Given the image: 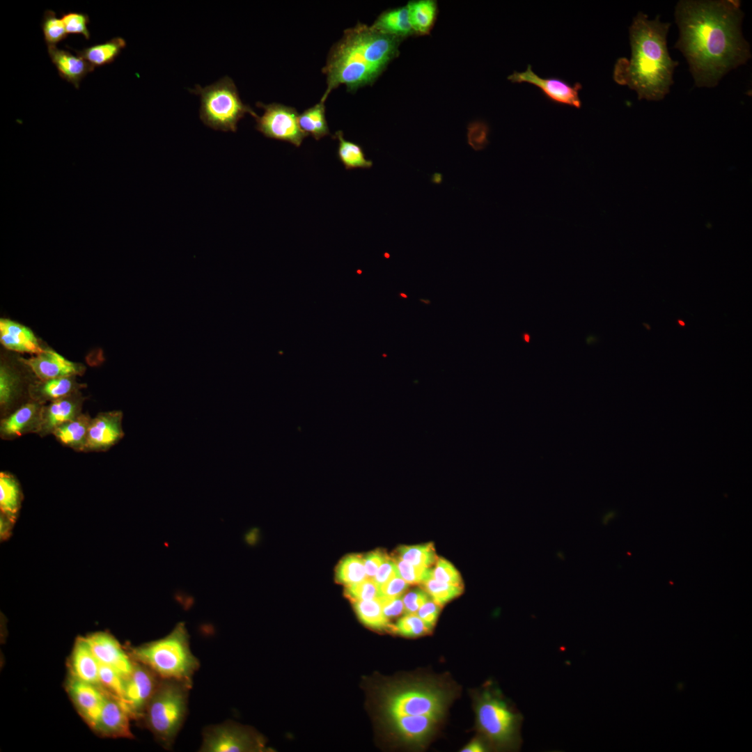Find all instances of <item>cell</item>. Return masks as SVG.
I'll return each instance as SVG.
<instances>
[{
  "label": "cell",
  "mask_w": 752,
  "mask_h": 752,
  "mask_svg": "<svg viewBox=\"0 0 752 752\" xmlns=\"http://www.w3.org/2000/svg\"><path fill=\"white\" fill-rule=\"evenodd\" d=\"M0 341L7 350L37 354L44 349L28 327L8 318L0 320Z\"/></svg>",
  "instance_id": "ffe728a7"
},
{
  "label": "cell",
  "mask_w": 752,
  "mask_h": 752,
  "mask_svg": "<svg viewBox=\"0 0 752 752\" xmlns=\"http://www.w3.org/2000/svg\"><path fill=\"white\" fill-rule=\"evenodd\" d=\"M125 47L126 41L121 37H115L103 43L96 44L80 50L66 45L67 48L75 52L77 56L86 61L94 68L113 63Z\"/></svg>",
  "instance_id": "d4e9b609"
},
{
  "label": "cell",
  "mask_w": 752,
  "mask_h": 752,
  "mask_svg": "<svg viewBox=\"0 0 752 752\" xmlns=\"http://www.w3.org/2000/svg\"><path fill=\"white\" fill-rule=\"evenodd\" d=\"M132 673L125 678L120 700L131 718H141L161 678L147 666L134 661Z\"/></svg>",
  "instance_id": "30bf717a"
},
{
  "label": "cell",
  "mask_w": 752,
  "mask_h": 752,
  "mask_svg": "<svg viewBox=\"0 0 752 752\" xmlns=\"http://www.w3.org/2000/svg\"><path fill=\"white\" fill-rule=\"evenodd\" d=\"M91 419L88 414L81 413L75 419L58 426L52 434L62 444L77 451H85Z\"/></svg>",
  "instance_id": "cb8c5ba5"
},
{
  "label": "cell",
  "mask_w": 752,
  "mask_h": 752,
  "mask_svg": "<svg viewBox=\"0 0 752 752\" xmlns=\"http://www.w3.org/2000/svg\"><path fill=\"white\" fill-rule=\"evenodd\" d=\"M356 613L360 620L366 625L375 629L389 627L384 616L379 597L370 600L353 601Z\"/></svg>",
  "instance_id": "1f68e13d"
},
{
  "label": "cell",
  "mask_w": 752,
  "mask_h": 752,
  "mask_svg": "<svg viewBox=\"0 0 752 752\" xmlns=\"http://www.w3.org/2000/svg\"><path fill=\"white\" fill-rule=\"evenodd\" d=\"M298 121L301 129L308 136L311 135L316 140L330 134L323 101L320 100L299 114Z\"/></svg>",
  "instance_id": "f1b7e54d"
},
{
  "label": "cell",
  "mask_w": 752,
  "mask_h": 752,
  "mask_svg": "<svg viewBox=\"0 0 752 752\" xmlns=\"http://www.w3.org/2000/svg\"><path fill=\"white\" fill-rule=\"evenodd\" d=\"M47 51L60 77L72 84L77 89L79 88L82 79L95 69L82 58L73 55L69 51L58 49L56 46L47 47Z\"/></svg>",
  "instance_id": "44dd1931"
},
{
  "label": "cell",
  "mask_w": 752,
  "mask_h": 752,
  "mask_svg": "<svg viewBox=\"0 0 752 752\" xmlns=\"http://www.w3.org/2000/svg\"><path fill=\"white\" fill-rule=\"evenodd\" d=\"M398 576V572L393 558L388 556L378 568L373 579L381 586L393 577Z\"/></svg>",
  "instance_id": "7dc6e473"
},
{
  "label": "cell",
  "mask_w": 752,
  "mask_h": 752,
  "mask_svg": "<svg viewBox=\"0 0 752 752\" xmlns=\"http://www.w3.org/2000/svg\"><path fill=\"white\" fill-rule=\"evenodd\" d=\"M334 137L338 141V158L344 165L345 169H370L372 167L373 162L366 158L362 148L357 143L345 139L342 131H337Z\"/></svg>",
  "instance_id": "f546056e"
},
{
  "label": "cell",
  "mask_w": 752,
  "mask_h": 752,
  "mask_svg": "<svg viewBox=\"0 0 752 752\" xmlns=\"http://www.w3.org/2000/svg\"><path fill=\"white\" fill-rule=\"evenodd\" d=\"M41 29L47 47L56 46V44L65 39L68 36L62 19L57 17L56 13L52 10L45 11Z\"/></svg>",
  "instance_id": "e575fe53"
},
{
  "label": "cell",
  "mask_w": 752,
  "mask_h": 752,
  "mask_svg": "<svg viewBox=\"0 0 752 752\" xmlns=\"http://www.w3.org/2000/svg\"><path fill=\"white\" fill-rule=\"evenodd\" d=\"M677 322L680 327H684L685 326V322L682 320L678 319L677 320Z\"/></svg>",
  "instance_id": "f5cc1de1"
},
{
  "label": "cell",
  "mask_w": 752,
  "mask_h": 752,
  "mask_svg": "<svg viewBox=\"0 0 752 752\" xmlns=\"http://www.w3.org/2000/svg\"><path fill=\"white\" fill-rule=\"evenodd\" d=\"M441 606L430 597L419 608L416 614L431 630L437 620Z\"/></svg>",
  "instance_id": "ee69618b"
},
{
  "label": "cell",
  "mask_w": 752,
  "mask_h": 752,
  "mask_svg": "<svg viewBox=\"0 0 752 752\" xmlns=\"http://www.w3.org/2000/svg\"><path fill=\"white\" fill-rule=\"evenodd\" d=\"M453 692L430 678H408L395 686L386 697L389 722L406 746L427 744L443 721Z\"/></svg>",
  "instance_id": "277c9868"
},
{
  "label": "cell",
  "mask_w": 752,
  "mask_h": 752,
  "mask_svg": "<svg viewBox=\"0 0 752 752\" xmlns=\"http://www.w3.org/2000/svg\"><path fill=\"white\" fill-rule=\"evenodd\" d=\"M40 380L81 375L85 367L81 363L68 360L57 352L44 349L29 359H21Z\"/></svg>",
  "instance_id": "9a60e30c"
},
{
  "label": "cell",
  "mask_w": 752,
  "mask_h": 752,
  "mask_svg": "<svg viewBox=\"0 0 752 752\" xmlns=\"http://www.w3.org/2000/svg\"><path fill=\"white\" fill-rule=\"evenodd\" d=\"M487 130L483 125H474L469 132V142L475 149H480L487 143Z\"/></svg>",
  "instance_id": "681fc988"
},
{
  "label": "cell",
  "mask_w": 752,
  "mask_h": 752,
  "mask_svg": "<svg viewBox=\"0 0 752 752\" xmlns=\"http://www.w3.org/2000/svg\"><path fill=\"white\" fill-rule=\"evenodd\" d=\"M123 412L111 411L99 413L91 421L85 452L104 451L117 444L124 436Z\"/></svg>",
  "instance_id": "5bb4252c"
},
{
  "label": "cell",
  "mask_w": 752,
  "mask_h": 752,
  "mask_svg": "<svg viewBox=\"0 0 752 752\" xmlns=\"http://www.w3.org/2000/svg\"><path fill=\"white\" fill-rule=\"evenodd\" d=\"M398 634L407 637H418L428 633L430 629L416 614H405L393 626Z\"/></svg>",
  "instance_id": "ab89813d"
},
{
  "label": "cell",
  "mask_w": 752,
  "mask_h": 752,
  "mask_svg": "<svg viewBox=\"0 0 752 752\" xmlns=\"http://www.w3.org/2000/svg\"><path fill=\"white\" fill-rule=\"evenodd\" d=\"M15 521L3 513L0 515V536L1 540H7L11 535V532Z\"/></svg>",
  "instance_id": "f907efd6"
},
{
  "label": "cell",
  "mask_w": 752,
  "mask_h": 752,
  "mask_svg": "<svg viewBox=\"0 0 752 752\" xmlns=\"http://www.w3.org/2000/svg\"><path fill=\"white\" fill-rule=\"evenodd\" d=\"M44 405L31 400L2 418L0 423L1 437L10 440L28 433L38 434Z\"/></svg>",
  "instance_id": "ac0fdd59"
},
{
  "label": "cell",
  "mask_w": 752,
  "mask_h": 752,
  "mask_svg": "<svg viewBox=\"0 0 752 752\" xmlns=\"http://www.w3.org/2000/svg\"><path fill=\"white\" fill-rule=\"evenodd\" d=\"M402 597L403 595L396 597H379L383 613L388 620L404 613Z\"/></svg>",
  "instance_id": "bcb514c9"
},
{
  "label": "cell",
  "mask_w": 752,
  "mask_h": 752,
  "mask_svg": "<svg viewBox=\"0 0 752 752\" xmlns=\"http://www.w3.org/2000/svg\"><path fill=\"white\" fill-rule=\"evenodd\" d=\"M367 578L363 558L351 554L344 558L336 570L337 580L345 586L360 582Z\"/></svg>",
  "instance_id": "d6a6232c"
},
{
  "label": "cell",
  "mask_w": 752,
  "mask_h": 752,
  "mask_svg": "<svg viewBox=\"0 0 752 752\" xmlns=\"http://www.w3.org/2000/svg\"><path fill=\"white\" fill-rule=\"evenodd\" d=\"M400 296L402 297H405V298H407V296L406 295L403 294V293H401Z\"/></svg>",
  "instance_id": "11a10c76"
},
{
  "label": "cell",
  "mask_w": 752,
  "mask_h": 752,
  "mask_svg": "<svg viewBox=\"0 0 752 752\" xmlns=\"http://www.w3.org/2000/svg\"><path fill=\"white\" fill-rule=\"evenodd\" d=\"M131 658L152 670L161 679H174L192 684L199 667L189 646L185 624L180 622L165 637L130 649Z\"/></svg>",
  "instance_id": "8992f818"
},
{
  "label": "cell",
  "mask_w": 752,
  "mask_h": 752,
  "mask_svg": "<svg viewBox=\"0 0 752 752\" xmlns=\"http://www.w3.org/2000/svg\"><path fill=\"white\" fill-rule=\"evenodd\" d=\"M61 19L68 34H81L86 40H89L91 34L88 29V24L90 22V19L86 13L69 12L63 13Z\"/></svg>",
  "instance_id": "60d3db41"
},
{
  "label": "cell",
  "mask_w": 752,
  "mask_h": 752,
  "mask_svg": "<svg viewBox=\"0 0 752 752\" xmlns=\"http://www.w3.org/2000/svg\"><path fill=\"white\" fill-rule=\"evenodd\" d=\"M256 105L264 113L255 117L256 128L265 136L287 141L296 147H299L308 136L299 125V114L295 108L275 102L268 104L257 102Z\"/></svg>",
  "instance_id": "9c48e42d"
},
{
  "label": "cell",
  "mask_w": 752,
  "mask_h": 752,
  "mask_svg": "<svg viewBox=\"0 0 752 752\" xmlns=\"http://www.w3.org/2000/svg\"><path fill=\"white\" fill-rule=\"evenodd\" d=\"M476 727L489 746L501 751H517L522 740V714L492 682L474 694Z\"/></svg>",
  "instance_id": "5b68a950"
},
{
  "label": "cell",
  "mask_w": 752,
  "mask_h": 752,
  "mask_svg": "<svg viewBox=\"0 0 752 752\" xmlns=\"http://www.w3.org/2000/svg\"><path fill=\"white\" fill-rule=\"evenodd\" d=\"M202 752H240L258 746L251 734L232 722H224L206 728L203 733Z\"/></svg>",
  "instance_id": "8fae6325"
},
{
  "label": "cell",
  "mask_w": 752,
  "mask_h": 752,
  "mask_svg": "<svg viewBox=\"0 0 752 752\" xmlns=\"http://www.w3.org/2000/svg\"><path fill=\"white\" fill-rule=\"evenodd\" d=\"M643 324L646 327L647 329H650V327L649 324L645 323H643Z\"/></svg>",
  "instance_id": "db71d44e"
},
{
  "label": "cell",
  "mask_w": 752,
  "mask_h": 752,
  "mask_svg": "<svg viewBox=\"0 0 752 752\" xmlns=\"http://www.w3.org/2000/svg\"><path fill=\"white\" fill-rule=\"evenodd\" d=\"M430 598L423 588H416L402 597L404 613H416L419 608Z\"/></svg>",
  "instance_id": "7bdbcfd3"
},
{
  "label": "cell",
  "mask_w": 752,
  "mask_h": 752,
  "mask_svg": "<svg viewBox=\"0 0 752 752\" xmlns=\"http://www.w3.org/2000/svg\"><path fill=\"white\" fill-rule=\"evenodd\" d=\"M398 575L409 584H423L433 578V569L412 565L402 558H393Z\"/></svg>",
  "instance_id": "8d00e7d4"
},
{
  "label": "cell",
  "mask_w": 752,
  "mask_h": 752,
  "mask_svg": "<svg viewBox=\"0 0 752 752\" xmlns=\"http://www.w3.org/2000/svg\"><path fill=\"white\" fill-rule=\"evenodd\" d=\"M402 40L361 23L345 29L331 47L322 68L327 88L320 100L325 102L331 91L341 84L349 92L373 84L398 56Z\"/></svg>",
  "instance_id": "3957f363"
},
{
  "label": "cell",
  "mask_w": 752,
  "mask_h": 752,
  "mask_svg": "<svg viewBox=\"0 0 752 752\" xmlns=\"http://www.w3.org/2000/svg\"><path fill=\"white\" fill-rule=\"evenodd\" d=\"M371 26L382 33L402 39L414 33L410 24L407 6L384 11Z\"/></svg>",
  "instance_id": "484cf974"
},
{
  "label": "cell",
  "mask_w": 752,
  "mask_h": 752,
  "mask_svg": "<svg viewBox=\"0 0 752 752\" xmlns=\"http://www.w3.org/2000/svg\"><path fill=\"white\" fill-rule=\"evenodd\" d=\"M84 398L79 391L44 405L41 423L37 434L45 437L62 424L70 421L81 414Z\"/></svg>",
  "instance_id": "e0dca14e"
},
{
  "label": "cell",
  "mask_w": 752,
  "mask_h": 752,
  "mask_svg": "<svg viewBox=\"0 0 752 752\" xmlns=\"http://www.w3.org/2000/svg\"><path fill=\"white\" fill-rule=\"evenodd\" d=\"M737 0H681L675 17V48L686 58L697 87L712 88L751 57L742 31L744 13Z\"/></svg>",
  "instance_id": "6da1fadb"
},
{
  "label": "cell",
  "mask_w": 752,
  "mask_h": 752,
  "mask_svg": "<svg viewBox=\"0 0 752 752\" xmlns=\"http://www.w3.org/2000/svg\"><path fill=\"white\" fill-rule=\"evenodd\" d=\"M389 556L376 550L368 554L363 557L364 566L367 578L373 579L378 568Z\"/></svg>",
  "instance_id": "c3c4849f"
},
{
  "label": "cell",
  "mask_w": 752,
  "mask_h": 752,
  "mask_svg": "<svg viewBox=\"0 0 752 752\" xmlns=\"http://www.w3.org/2000/svg\"><path fill=\"white\" fill-rule=\"evenodd\" d=\"M67 690L79 714L93 728L108 694L100 687L72 676L68 680Z\"/></svg>",
  "instance_id": "2e32d148"
},
{
  "label": "cell",
  "mask_w": 752,
  "mask_h": 752,
  "mask_svg": "<svg viewBox=\"0 0 752 752\" xmlns=\"http://www.w3.org/2000/svg\"><path fill=\"white\" fill-rule=\"evenodd\" d=\"M130 719V714L120 701L108 694L93 729L106 737L132 738Z\"/></svg>",
  "instance_id": "d6986e66"
},
{
  "label": "cell",
  "mask_w": 752,
  "mask_h": 752,
  "mask_svg": "<svg viewBox=\"0 0 752 752\" xmlns=\"http://www.w3.org/2000/svg\"><path fill=\"white\" fill-rule=\"evenodd\" d=\"M670 23L660 16L650 19L639 12L629 29L631 57L620 58L613 70V79L634 90L639 100L659 101L670 92L673 72L678 62L670 56L667 34Z\"/></svg>",
  "instance_id": "7a4b0ae2"
},
{
  "label": "cell",
  "mask_w": 752,
  "mask_h": 752,
  "mask_svg": "<svg viewBox=\"0 0 752 752\" xmlns=\"http://www.w3.org/2000/svg\"><path fill=\"white\" fill-rule=\"evenodd\" d=\"M100 664L84 637L77 639L70 659V676L81 681L100 686Z\"/></svg>",
  "instance_id": "603a6c76"
},
{
  "label": "cell",
  "mask_w": 752,
  "mask_h": 752,
  "mask_svg": "<svg viewBox=\"0 0 752 752\" xmlns=\"http://www.w3.org/2000/svg\"><path fill=\"white\" fill-rule=\"evenodd\" d=\"M508 79L512 82H528L538 87L545 96L555 104L569 105L577 109L581 107L579 91L582 88L580 83L573 85L557 77L542 78L535 74L531 65L524 72L514 71Z\"/></svg>",
  "instance_id": "7c38bea8"
},
{
  "label": "cell",
  "mask_w": 752,
  "mask_h": 752,
  "mask_svg": "<svg viewBox=\"0 0 752 752\" xmlns=\"http://www.w3.org/2000/svg\"><path fill=\"white\" fill-rule=\"evenodd\" d=\"M398 557L416 566L430 567L437 559L432 542L401 546L397 550Z\"/></svg>",
  "instance_id": "836d02e7"
},
{
  "label": "cell",
  "mask_w": 752,
  "mask_h": 752,
  "mask_svg": "<svg viewBox=\"0 0 752 752\" xmlns=\"http://www.w3.org/2000/svg\"><path fill=\"white\" fill-rule=\"evenodd\" d=\"M407 7L414 33L419 35L429 33L437 16V2L433 0L413 1Z\"/></svg>",
  "instance_id": "83f0119b"
},
{
  "label": "cell",
  "mask_w": 752,
  "mask_h": 752,
  "mask_svg": "<svg viewBox=\"0 0 752 752\" xmlns=\"http://www.w3.org/2000/svg\"><path fill=\"white\" fill-rule=\"evenodd\" d=\"M192 684L162 679L142 715L146 727L166 749H170L187 712L188 691Z\"/></svg>",
  "instance_id": "52a82bcc"
},
{
  "label": "cell",
  "mask_w": 752,
  "mask_h": 752,
  "mask_svg": "<svg viewBox=\"0 0 752 752\" xmlns=\"http://www.w3.org/2000/svg\"><path fill=\"white\" fill-rule=\"evenodd\" d=\"M82 386L76 376H68L38 379L29 386L28 391L31 400L45 404L78 392Z\"/></svg>",
  "instance_id": "7402d4cb"
},
{
  "label": "cell",
  "mask_w": 752,
  "mask_h": 752,
  "mask_svg": "<svg viewBox=\"0 0 752 752\" xmlns=\"http://www.w3.org/2000/svg\"><path fill=\"white\" fill-rule=\"evenodd\" d=\"M84 639L99 663L113 668L125 678L132 673L134 660L112 635L97 632Z\"/></svg>",
  "instance_id": "4fadbf2b"
},
{
  "label": "cell",
  "mask_w": 752,
  "mask_h": 752,
  "mask_svg": "<svg viewBox=\"0 0 752 752\" xmlns=\"http://www.w3.org/2000/svg\"><path fill=\"white\" fill-rule=\"evenodd\" d=\"M200 95L199 116L207 127L224 132H236L238 122L246 113L257 114L242 101L233 80L225 76L205 87L196 85L189 89Z\"/></svg>",
  "instance_id": "ba28073f"
},
{
  "label": "cell",
  "mask_w": 752,
  "mask_h": 752,
  "mask_svg": "<svg viewBox=\"0 0 752 752\" xmlns=\"http://www.w3.org/2000/svg\"><path fill=\"white\" fill-rule=\"evenodd\" d=\"M21 384L17 371L10 366L1 363L0 366V405L7 409L16 400Z\"/></svg>",
  "instance_id": "4dcf8cb0"
},
{
  "label": "cell",
  "mask_w": 752,
  "mask_h": 752,
  "mask_svg": "<svg viewBox=\"0 0 752 752\" xmlns=\"http://www.w3.org/2000/svg\"><path fill=\"white\" fill-rule=\"evenodd\" d=\"M99 664V680L100 687L106 694L111 695L120 700L123 693L125 677L113 668L104 664Z\"/></svg>",
  "instance_id": "74e56055"
},
{
  "label": "cell",
  "mask_w": 752,
  "mask_h": 752,
  "mask_svg": "<svg viewBox=\"0 0 752 752\" xmlns=\"http://www.w3.org/2000/svg\"><path fill=\"white\" fill-rule=\"evenodd\" d=\"M488 745L483 738H476L465 746L463 752H482L487 751Z\"/></svg>",
  "instance_id": "816d5d0a"
},
{
  "label": "cell",
  "mask_w": 752,
  "mask_h": 752,
  "mask_svg": "<svg viewBox=\"0 0 752 752\" xmlns=\"http://www.w3.org/2000/svg\"><path fill=\"white\" fill-rule=\"evenodd\" d=\"M345 593L352 601L375 600L381 596L380 586L371 578L346 586Z\"/></svg>",
  "instance_id": "f35d334b"
},
{
  "label": "cell",
  "mask_w": 752,
  "mask_h": 752,
  "mask_svg": "<svg viewBox=\"0 0 752 752\" xmlns=\"http://www.w3.org/2000/svg\"><path fill=\"white\" fill-rule=\"evenodd\" d=\"M22 492L15 477L10 473H0L1 513L16 521L22 501Z\"/></svg>",
  "instance_id": "4316f807"
},
{
  "label": "cell",
  "mask_w": 752,
  "mask_h": 752,
  "mask_svg": "<svg viewBox=\"0 0 752 752\" xmlns=\"http://www.w3.org/2000/svg\"><path fill=\"white\" fill-rule=\"evenodd\" d=\"M433 578L451 584L463 586L460 574L448 561L437 558L433 569Z\"/></svg>",
  "instance_id": "b9f144b4"
},
{
  "label": "cell",
  "mask_w": 752,
  "mask_h": 752,
  "mask_svg": "<svg viewBox=\"0 0 752 752\" xmlns=\"http://www.w3.org/2000/svg\"><path fill=\"white\" fill-rule=\"evenodd\" d=\"M409 583L395 576L380 586V597H396L403 595Z\"/></svg>",
  "instance_id": "f6af8a7d"
},
{
  "label": "cell",
  "mask_w": 752,
  "mask_h": 752,
  "mask_svg": "<svg viewBox=\"0 0 752 752\" xmlns=\"http://www.w3.org/2000/svg\"><path fill=\"white\" fill-rule=\"evenodd\" d=\"M421 585L430 597L440 606L460 595L463 591V586L441 582L434 578L428 579Z\"/></svg>",
  "instance_id": "d590c367"
}]
</instances>
